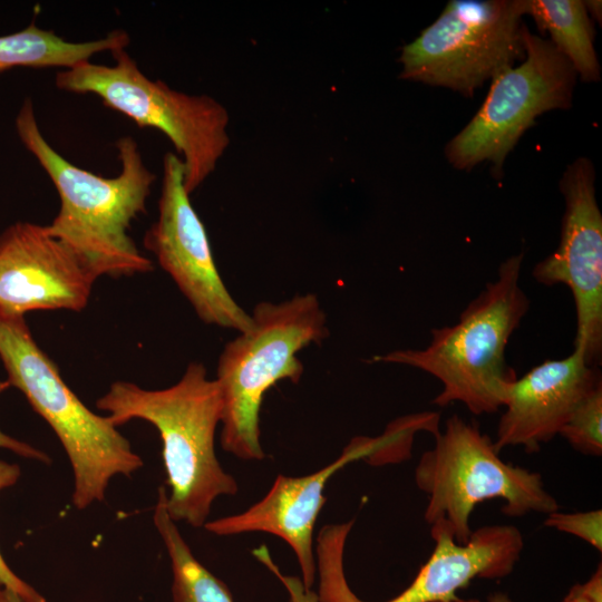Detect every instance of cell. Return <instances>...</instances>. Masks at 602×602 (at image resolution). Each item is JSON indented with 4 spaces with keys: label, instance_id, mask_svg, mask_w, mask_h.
Instances as JSON below:
<instances>
[{
    "label": "cell",
    "instance_id": "3",
    "mask_svg": "<svg viewBox=\"0 0 602 602\" xmlns=\"http://www.w3.org/2000/svg\"><path fill=\"white\" fill-rule=\"evenodd\" d=\"M523 258L520 253L502 262L496 279L468 303L457 323L431 330L426 348L395 350L371 360L410 366L437 378L443 387L434 405L460 402L474 415L496 412L517 378L505 350L530 308L520 284Z\"/></svg>",
    "mask_w": 602,
    "mask_h": 602
},
{
    "label": "cell",
    "instance_id": "26",
    "mask_svg": "<svg viewBox=\"0 0 602 602\" xmlns=\"http://www.w3.org/2000/svg\"><path fill=\"white\" fill-rule=\"evenodd\" d=\"M0 602H23L20 596L4 588H0Z\"/></svg>",
    "mask_w": 602,
    "mask_h": 602
},
{
    "label": "cell",
    "instance_id": "7",
    "mask_svg": "<svg viewBox=\"0 0 602 602\" xmlns=\"http://www.w3.org/2000/svg\"><path fill=\"white\" fill-rule=\"evenodd\" d=\"M114 65L82 61L56 75V86L94 94L139 127L163 132L183 156L184 185L191 195L214 172L230 144L229 113L207 95H190L152 80L125 48L111 51Z\"/></svg>",
    "mask_w": 602,
    "mask_h": 602
},
{
    "label": "cell",
    "instance_id": "23",
    "mask_svg": "<svg viewBox=\"0 0 602 602\" xmlns=\"http://www.w3.org/2000/svg\"><path fill=\"white\" fill-rule=\"evenodd\" d=\"M561 602H602L601 564L586 582L573 585Z\"/></svg>",
    "mask_w": 602,
    "mask_h": 602
},
{
    "label": "cell",
    "instance_id": "20",
    "mask_svg": "<svg viewBox=\"0 0 602 602\" xmlns=\"http://www.w3.org/2000/svg\"><path fill=\"white\" fill-rule=\"evenodd\" d=\"M544 525L574 535L599 552L602 551V511L564 513L554 511L546 514Z\"/></svg>",
    "mask_w": 602,
    "mask_h": 602
},
{
    "label": "cell",
    "instance_id": "14",
    "mask_svg": "<svg viewBox=\"0 0 602 602\" xmlns=\"http://www.w3.org/2000/svg\"><path fill=\"white\" fill-rule=\"evenodd\" d=\"M97 276L43 225L17 222L0 235V315L82 310Z\"/></svg>",
    "mask_w": 602,
    "mask_h": 602
},
{
    "label": "cell",
    "instance_id": "1",
    "mask_svg": "<svg viewBox=\"0 0 602 602\" xmlns=\"http://www.w3.org/2000/svg\"><path fill=\"white\" fill-rule=\"evenodd\" d=\"M16 129L59 195V212L45 226L46 232L72 251L97 278L153 271V261L128 234L132 222L146 213L155 181L137 142L132 136L117 140L120 169L114 177H104L70 163L47 142L30 98L19 109Z\"/></svg>",
    "mask_w": 602,
    "mask_h": 602
},
{
    "label": "cell",
    "instance_id": "9",
    "mask_svg": "<svg viewBox=\"0 0 602 602\" xmlns=\"http://www.w3.org/2000/svg\"><path fill=\"white\" fill-rule=\"evenodd\" d=\"M523 42L522 62L491 80L480 108L446 145V158L455 168L469 171L488 162L499 176L506 156L536 117L572 106L577 75L570 61L526 25Z\"/></svg>",
    "mask_w": 602,
    "mask_h": 602
},
{
    "label": "cell",
    "instance_id": "4",
    "mask_svg": "<svg viewBox=\"0 0 602 602\" xmlns=\"http://www.w3.org/2000/svg\"><path fill=\"white\" fill-rule=\"evenodd\" d=\"M252 326L227 342L219 358L216 381L222 396L221 444L245 460L265 457L260 441V409L278 381L298 382L303 365L297 353L329 334L326 313L313 293L258 303Z\"/></svg>",
    "mask_w": 602,
    "mask_h": 602
},
{
    "label": "cell",
    "instance_id": "17",
    "mask_svg": "<svg viewBox=\"0 0 602 602\" xmlns=\"http://www.w3.org/2000/svg\"><path fill=\"white\" fill-rule=\"evenodd\" d=\"M541 32L570 61L583 81L600 80V64L594 48V29L581 0H524Z\"/></svg>",
    "mask_w": 602,
    "mask_h": 602
},
{
    "label": "cell",
    "instance_id": "18",
    "mask_svg": "<svg viewBox=\"0 0 602 602\" xmlns=\"http://www.w3.org/2000/svg\"><path fill=\"white\" fill-rule=\"evenodd\" d=\"M167 492L158 488L154 524L171 559L173 602H234L226 584L193 555L166 508Z\"/></svg>",
    "mask_w": 602,
    "mask_h": 602
},
{
    "label": "cell",
    "instance_id": "13",
    "mask_svg": "<svg viewBox=\"0 0 602 602\" xmlns=\"http://www.w3.org/2000/svg\"><path fill=\"white\" fill-rule=\"evenodd\" d=\"M396 444V434L389 428L376 438L357 437L338 459L326 467L301 477L278 475L268 494L245 512L206 522L204 527L221 536L249 532L279 536L293 550L301 569V581L310 590L317 572L313 528L326 502V484L336 472L353 460L381 464Z\"/></svg>",
    "mask_w": 602,
    "mask_h": 602
},
{
    "label": "cell",
    "instance_id": "12",
    "mask_svg": "<svg viewBox=\"0 0 602 602\" xmlns=\"http://www.w3.org/2000/svg\"><path fill=\"white\" fill-rule=\"evenodd\" d=\"M594 167L586 157L570 164L560 181L565 210L560 243L532 271L541 284H564L575 303L574 349L590 366L602 356V215L599 208Z\"/></svg>",
    "mask_w": 602,
    "mask_h": 602
},
{
    "label": "cell",
    "instance_id": "28",
    "mask_svg": "<svg viewBox=\"0 0 602 602\" xmlns=\"http://www.w3.org/2000/svg\"><path fill=\"white\" fill-rule=\"evenodd\" d=\"M444 602H480V601L478 599H462V598L457 596L454 600L444 601Z\"/></svg>",
    "mask_w": 602,
    "mask_h": 602
},
{
    "label": "cell",
    "instance_id": "6",
    "mask_svg": "<svg viewBox=\"0 0 602 602\" xmlns=\"http://www.w3.org/2000/svg\"><path fill=\"white\" fill-rule=\"evenodd\" d=\"M434 439L415 468V483L428 497L426 523H446L457 543L468 541L472 513L485 501L502 499V512L509 517L560 509L542 475L504 462L475 423L452 415Z\"/></svg>",
    "mask_w": 602,
    "mask_h": 602
},
{
    "label": "cell",
    "instance_id": "15",
    "mask_svg": "<svg viewBox=\"0 0 602 602\" xmlns=\"http://www.w3.org/2000/svg\"><path fill=\"white\" fill-rule=\"evenodd\" d=\"M599 382L598 367L590 366L575 349L564 359L543 361L516 378L497 425L495 449L518 446L527 454L540 452Z\"/></svg>",
    "mask_w": 602,
    "mask_h": 602
},
{
    "label": "cell",
    "instance_id": "11",
    "mask_svg": "<svg viewBox=\"0 0 602 602\" xmlns=\"http://www.w3.org/2000/svg\"><path fill=\"white\" fill-rule=\"evenodd\" d=\"M184 172L181 157L165 154L158 219L145 233L144 246L155 254L202 321L239 333L247 331L251 314L236 303L216 269L205 226L185 190Z\"/></svg>",
    "mask_w": 602,
    "mask_h": 602
},
{
    "label": "cell",
    "instance_id": "21",
    "mask_svg": "<svg viewBox=\"0 0 602 602\" xmlns=\"http://www.w3.org/2000/svg\"><path fill=\"white\" fill-rule=\"evenodd\" d=\"M21 475L20 467L0 459V492L14 485ZM0 586L17 593L23 602H47L33 586L18 576L0 553Z\"/></svg>",
    "mask_w": 602,
    "mask_h": 602
},
{
    "label": "cell",
    "instance_id": "22",
    "mask_svg": "<svg viewBox=\"0 0 602 602\" xmlns=\"http://www.w3.org/2000/svg\"><path fill=\"white\" fill-rule=\"evenodd\" d=\"M254 557L265 565L284 585L287 589L290 602H319L317 592L312 589L304 588L300 577L284 575L280 572L279 567L272 561L269 550L265 545H261L253 550Z\"/></svg>",
    "mask_w": 602,
    "mask_h": 602
},
{
    "label": "cell",
    "instance_id": "25",
    "mask_svg": "<svg viewBox=\"0 0 602 602\" xmlns=\"http://www.w3.org/2000/svg\"><path fill=\"white\" fill-rule=\"evenodd\" d=\"M584 6H585L588 14L589 16L591 14L594 19L601 22V9H602L601 1L600 0L584 1Z\"/></svg>",
    "mask_w": 602,
    "mask_h": 602
},
{
    "label": "cell",
    "instance_id": "10",
    "mask_svg": "<svg viewBox=\"0 0 602 602\" xmlns=\"http://www.w3.org/2000/svg\"><path fill=\"white\" fill-rule=\"evenodd\" d=\"M355 521L324 525L317 537L315 566L319 572V602H366L350 589L343 571L346 541ZM433 553L412 582L385 602H444L474 579L499 580L517 564L524 540L509 524L485 525L473 531L468 541L457 543L450 527L430 525Z\"/></svg>",
    "mask_w": 602,
    "mask_h": 602
},
{
    "label": "cell",
    "instance_id": "8",
    "mask_svg": "<svg viewBox=\"0 0 602 602\" xmlns=\"http://www.w3.org/2000/svg\"><path fill=\"white\" fill-rule=\"evenodd\" d=\"M524 0H450L402 47L400 78L473 96L525 56Z\"/></svg>",
    "mask_w": 602,
    "mask_h": 602
},
{
    "label": "cell",
    "instance_id": "27",
    "mask_svg": "<svg viewBox=\"0 0 602 602\" xmlns=\"http://www.w3.org/2000/svg\"><path fill=\"white\" fill-rule=\"evenodd\" d=\"M487 602H514L507 594L495 592L488 595Z\"/></svg>",
    "mask_w": 602,
    "mask_h": 602
},
{
    "label": "cell",
    "instance_id": "24",
    "mask_svg": "<svg viewBox=\"0 0 602 602\" xmlns=\"http://www.w3.org/2000/svg\"><path fill=\"white\" fill-rule=\"evenodd\" d=\"M10 387V383L8 380H0V395L7 390ZM0 448L9 449L17 455L29 458V459H36L45 464H50L51 459L50 457L42 450H39L38 448L23 443L21 440H18L7 434H4L0 429Z\"/></svg>",
    "mask_w": 602,
    "mask_h": 602
},
{
    "label": "cell",
    "instance_id": "19",
    "mask_svg": "<svg viewBox=\"0 0 602 602\" xmlns=\"http://www.w3.org/2000/svg\"><path fill=\"white\" fill-rule=\"evenodd\" d=\"M559 435L584 455L602 454V381L576 405Z\"/></svg>",
    "mask_w": 602,
    "mask_h": 602
},
{
    "label": "cell",
    "instance_id": "16",
    "mask_svg": "<svg viewBox=\"0 0 602 602\" xmlns=\"http://www.w3.org/2000/svg\"><path fill=\"white\" fill-rule=\"evenodd\" d=\"M129 42L125 30H113L96 40L69 41L32 22L22 30L0 36V72L16 67L68 69L96 54L126 48Z\"/></svg>",
    "mask_w": 602,
    "mask_h": 602
},
{
    "label": "cell",
    "instance_id": "2",
    "mask_svg": "<svg viewBox=\"0 0 602 602\" xmlns=\"http://www.w3.org/2000/svg\"><path fill=\"white\" fill-rule=\"evenodd\" d=\"M115 427L143 419L158 430L166 472V508L174 522L204 526L213 502L235 495V478L215 454V431L222 417L217 381L207 378L201 362H191L173 386L148 390L128 381H115L97 400Z\"/></svg>",
    "mask_w": 602,
    "mask_h": 602
},
{
    "label": "cell",
    "instance_id": "5",
    "mask_svg": "<svg viewBox=\"0 0 602 602\" xmlns=\"http://www.w3.org/2000/svg\"><path fill=\"white\" fill-rule=\"evenodd\" d=\"M0 358L10 386L25 395L61 443L72 467L76 508L104 501L114 476L129 477L143 466L117 427L88 409L65 383L23 317L0 315Z\"/></svg>",
    "mask_w": 602,
    "mask_h": 602
}]
</instances>
